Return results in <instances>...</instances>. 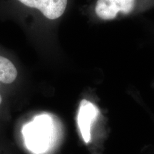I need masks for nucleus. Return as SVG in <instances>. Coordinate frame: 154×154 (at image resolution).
<instances>
[{"label": "nucleus", "instance_id": "nucleus-3", "mask_svg": "<svg viewBox=\"0 0 154 154\" xmlns=\"http://www.w3.org/2000/svg\"><path fill=\"white\" fill-rule=\"evenodd\" d=\"M99 114V109L93 103L86 99L81 101L77 115V124L83 140L86 143H88L91 140V126Z\"/></svg>", "mask_w": 154, "mask_h": 154}, {"label": "nucleus", "instance_id": "nucleus-5", "mask_svg": "<svg viewBox=\"0 0 154 154\" xmlns=\"http://www.w3.org/2000/svg\"><path fill=\"white\" fill-rule=\"evenodd\" d=\"M17 76V71L13 63L7 58L0 56V82L11 84Z\"/></svg>", "mask_w": 154, "mask_h": 154}, {"label": "nucleus", "instance_id": "nucleus-6", "mask_svg": "<svg viewBox=\"0 0 154 154\" xmlns=\"http://www.w3.org/2000/svg\"><path fill=\"white\" fill-rule=\"evenodd\" d=\"M2 98L1 94H0V104H1V103H2Z\"/></svg>", "mask_w": 154, "mask_h": 154}, {"label": "nucleus", "instance_id": "nucleus-4", "mask_svg": "<svg viewBox=\"0 0 154 154\" xmlns=\"http://www.w3.org/2000/svg\"><path fill=\"white\" fill-rule=\"evenodd\" d=\"M26 7L38 9L47 19L54 20L62 16L68 0H18Z\"/></svg>", "mask_w": 154, "mask_h": 154}, {"label": "nucleus", "instance_id": "nucleus-2", "mask_svg": "<svg viewBox=\"0 0 154 154\" xmlns=\"http://www.w3.org/2000/svg\"><path fill=\"white\" fill-rule=\"evenodd\" d=\"M136 0H97L95 7L96 14L103 20H111L119 13L128 14L135 7Z\"/></svg>", "mask_w": 154, "mask_h": 154}, {"label": "nucleus", "instance_id": "nucleus-1", "mask_svg": "<svg viewBox=\"0 0 154 154\" xmlns=\"http://www.w3.org/2000/svg\"><path fill=\"white\" fill-rule=\"evenodd\" d=\"M51 125L49 117L42 116L24 127L22 132L25 144L29 151L39 153L48 149L51 140Z\"/></svg>", "mask_w": 154, "mask_h": 154}]
</instances>
